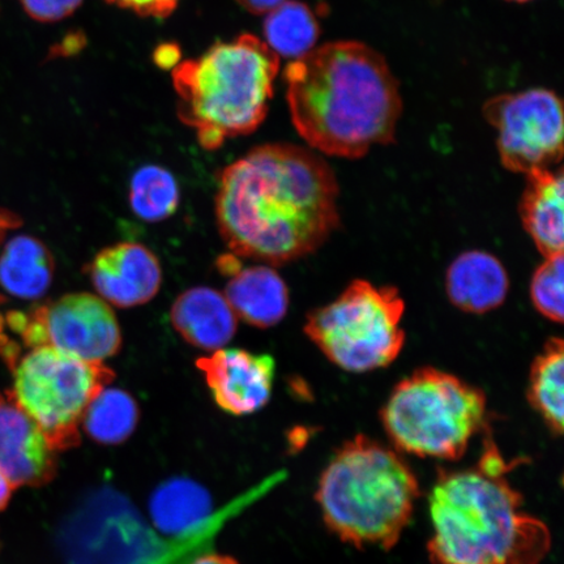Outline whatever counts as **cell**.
<instances>
[{
    "mask_svg": "<svg viewBox=\"0 0 564 564\" xmlns=\"http://www.w3.org/2000/svg\"><path fill=\"white\" fill-rule=\"evenodd\" d=\"M171 319L188 344L210 351L230 343L238 326V317L225 295L207 286L182 293L173 303Z\"/></svg>",
    "mask_w": 564,
    "mask_h": 564,
    "instance_id": "obj_15",
    "label": "cell"
},
{
    "mask_svg": "<svg viewBox=\"0 0 564 564\" xmlns=\"http://www.w3.org/2000/svg\"><path fill=\"white\" fill-rule=\"evenodd\" d=\"M224 295L237 317L253 327L276 326L288 313V286L270 265L241 268L232 274Z\"/></svg>",
    "mask_w": 564,
    "mask_h": 564,
    "instance_id": "obj_18",
    "label": "cell"
},
{
    "mask_svg": "<svg viewBox=\"0 0 564 564\" xmlns=\"http://www.w3.org/2000/svg\"><path fill=\"white\" fill-rule=\"evenodd\" d=\"M109 3L131 10L140 17L167 18L180 0H108Z\"/></svg>",
    "mask_w": 564,
    "mask_h": 564,
    "instance_id": "obj_27",
    "label": "cell"
},
{
    "mask_svg": "<svg viewBox=\"0 0 564 564\" xmlns=\"http://www.w3.org/2000/svg\"><path fill=\"white\" fill-rule=\"evenodd\" d=\"M196 366L203 371L216 404L229 414L256 413L271 399L276 365L270 355L218 349L197 359Z\"/></svg>",
    "mask_w": 564,
    "mask_h": 564,
    "instance_id": "obj_12",
    "label": "cell"
},
{
    "mask_svg": "<svg viewBox=\"0 0 564 564\" xmlns=\"http://www.w3.org/2000/svg\"><path fill=\"white\" fill-rule=\"evenodd\" d=\"M336 175L313 151L253 148L221 173L216 218L238 258L282 265L319 249L337 228Z\"/></svg>",
    "mask_w": 564,
    "mask_h": 564,
    "instance_id": "obj_1",
    "label": "cell"
},
{
    "mask_svg": "<svg viewBox=\"0 0 564 564\" xmlns=\"http://www.w3.org/2000/svg\"><path fill=\"white\" fill-rule=\"evenodd\" d=\"M19 218L10 214V212L0 210V242L6 236V232L13 227H19Z\"/></svg>",
    "mask_w": 564,
    "mask_h": 564,
    "instance_id": "obj_31",
    "label": "cell"
},
{
    "mask_svg": "<svg viewBox=\"0 0 564 564\" xmlns=\"http://www.w3.org/2000/svg\"><path fill=\"white\" fill-rule=\"evenodd\" d=\"M528 400L555 436L563 433L564 421V345L552 338L534 359L529 376Z\"/></svg>",
    "mask_w": 564,
    "mask_h": 564,
    "instance_id": "obj_20",
    "label": "cell"
},
{
    "mask_svg": "<svg viewBox=\"0 0 564 564\" xmlns=\"http://www.w3.org/2000/svg\"><path fill=\"white\" fill-rule=\"evenodd\" d=\"M223 519L216 518L180 542L162 544L139 514L117 494L94 497L70 519L66 531V553L70 564H176L164 550L192 562L195 547L207 544ZM188 564V563H187Z\"/></svg>",
    "mask_w": 564,
    "mask_h": 564,
    "instance_id": "obj_9",
    "label": "cell"
},
{
    "mask_svg": "<svg viewBox=\"0 0 564 564\" xmlns=\"http://www.w3.org/2000/svg\"><path fill=\"white\" fill-rule=\"evenodd\" d=\"M484 117L498 131L500 161L513 173L552 169L563 158V110L547 89L499 95L486 101Z\"/></svg>",
    "mask_w": 564,
    "mask_h": 564,
    "instance_id": "obj_11",
    "label": "cell"
},
{
    "mask_svg": "<svg viewBox=\"0 0 564 564\" xmlns=\"http://www.w3.org/2000/svg\"><path fill=\"white\" fill-rule=\"evenodd\" d=\"M188 564H239L235 558L228 555L215 553H202Z\"/></svg>",
    "mask_w": 564,
    "mask_h": 564,
    "instance_id": "obj_29",
    "label": "cell"
},
{
    "mask_svg": "<svg viewBox=\"0 0 564 564\" xmlns=\"http://www.w3.org/2000/svg\"><path fill=\"white\" fill-rule=\"evenodd\" d=\"M420 492L399 451L357 435L329 458L315 499L324 524L345 544L391 550L411 523Z\"/></svg>",
    "mask_w": 564,
    "mask_h": 564,
    "instance_id": "obj_4",
    "label": "cell"
},
{
    "mask_svg": "<svg viewBox=\"0 0 564 564\" xmlns=\"http://www.w3.org/2000/svg\"><path fill=\"white\" fill-rule=\"evenodd\" d=\"M58 470L56 451L30 415L13 399L0 393V471L13 488H39Z\"/></svg>",
    "mask_w": 564,
    "mask_h": 564,
    "instance_id": "obj_13",
    "label": "cell"
},
{
    "mask_svg": "<svg viewBox=\"0 0 564 564\" xmlns=\"http://www.w3.org/2000/svg\"><path fill=\"white\" fill-rule=\"evenodd\" d=\"M245 10L253 13V15H263L270 13L279 6L284 4L288 0H237Z\"/></svg>",
    "mask_w": 564,
    "mask_h": 564,
    "instance_id": "obj_28",
    "label": "cell"
},
{
    "mask_svg": "<svg viewBox=\"0 0 564 564\" xmlns=\"http://www.w3.org/2000/svg\"><path fill=\"white\" fill-rule=\"evenodd\" d=\"M510 2L525 3L529 2V0H510Z\"/></svg>",
    "mask_w": 564,
    "mask_h": 564,
    "instance_id": "obj_33",
    "label": "cell"
},
{
    "mask_svg": "<svg viewBox=\"0 0 564 564\" xmlns=\"http://www.w3.org/2000/svg\"><path fill=\"white\" fill-rule=\"evenodd\" d=\"M11 365L13 399L56 453L79 446L84 414L115 371L46 347L32 348Z\"/></svg>",
    "mask_w": 564,
    "mask_h": 564,
    "instance_id": "obj_8",
    "label": "cell"
},
{
    "mask_svg": "<svg viewBox=\"0 0 564 564\" xmlns=\"http://www.w3.org/2000/svg\"><path fill=\"white\" fill-rule=\"evenodd\" d=\"M98 297L130 308L156 297L162 284L159 259L145 246L122 242L98 252L88 268Z\"/></svg>",
    "mask_w": 564,
    "mask_h": 564,
    "instance_id": "obj_14",
    "label": "cell"
},
{
    "mask_svg": "<svg viewBox=\"0 0 564 564\" xmlns=\"http://www.w3.org/2000/svg\"><path fill=\"white\" fill-rule=\"evenodd\" d=\"M53 278L54 259L39 239L18 236L0 253V285L13 297H42L51 288Z\"/></svg>",
    "mask_w": 564,
    "mask_h": 564,
    "instance_id": "obj_19",
    "label": "cell"
},
{
    "mask_svg": "<svg viewBox=\"0 0 564 564\" xmlns=\"http://www.w3.org/2000/svg\"><path fill=\"white\" fill-rule=\"evenodd\" d=\"M3 323H2V316H0V329H2Z\"/></svg>",
    "mask_w": 564,
    "mask_h": 564,
    "instance_id": "obj_34",
    "label": "cell"
},
{
    "mask_svg": "<svg viewBox=\"0 0 564 564\" xmlns=\"http://www.w3.org/2000/svg\"><path fill=\"white\" fill-rule=\"evenodd\" d=\"M321 28L310 7L288 0L265 19L264 35L267 45L278 55L299 59L312 52Z\"/></svg>",
    "mask_w": 564,
    "mask_h": 564,
    "instance_id": "obj_22",
    "label": "cell"
},
{
    "mask_svg": "<svg viewBox=\"0 0 564 564\" xmlns=\"http://www.w3.org/2000/svg\"><path fill=\"white\" fill-rule=\"evenodd\" d=\"M507 465L489 441L475 467L441 469L429 497L434 564H541L552 546L544 521L529 514Z\"/></svg>",
    "mask_w": 564,
    "mask_h": 564,
    "instance_id": "obj_3",
    "label": "cell"
},
{
    "mask_svg": "<svg viewBox=\"0 0 564 564\" xmlns=\"http://www.w3.org/2000/svg\"><path fill=\"white\" fill-rule=\"evenodd\" d=\"M521 197V220L545 258L562 256L564 242V176L552 169L527 174Z\"/></svg>",
    "mask_w": 564,
    "mask_h": 564,
    "instance_id": "obj_17",
    "label": "cell"
},
{
    "mask_svg": "<svg viewBox=\"0 0 564 564\" xmlns=\"http://www.w3.org/2000/svg\"><path fill=\"white\" fill-rule=\"evenodd\" d=\"M295 130L327 156L361 159L394 141L403 98L378 52L355 41L330 42L285 68Z\"/></svg>",
    "mask_w": 564,
    "mask_h": 564,
    "instance_id": "obj_2",
    "label": "cell"
},
{
    "mask_svg": "<svg viewBox=\"0 0 564 564\" xmlns=\"http://www.w3.org/2000/svg\"><path fill=\"white\" fill-rule=\"evenodd\" d=\"M83 0H20L21 7L40 23H56L73 15Z\"/></svg>",
    "mask_w": 564,
    "mask_h": 564,
    "instance_id": "obj_26",
    "label": "cell"
},
{
    "mask_svg": "<svg viewBox=\"0 0 564 564\" xmlns=\"http://www.w3.org/2000/svg\"><path fill=\"white\" fill-rule=\"evenodd\" d=\"M139 408L130 393L118 388H104L84 414L82 429L97 442H124L137 429Z\"/></svg>",
    "mask_w": 564,
    "mask_h": 564,
    "instance_id": "obj_23",
    "label": "cell"
},
{
    "mask_svg": "<svg viewBox=\"0 0 564 564\" xmlns=\"http://www.w3.org/2000/svg\"><path fill=\"white\" fill-rule=\"evenodd\" d=\"M164 52H162L160 48L158 53V58H160V56H164V61H161L159 65L171 66L176 61V58H178V54H176L178 53V48L173 47V51H171L172 46H164Z\"/></svg>",
    "mask_w": 564,
    "mask_h": 564,
    "instance_id": "obj_32",
    "label": "cell"
},
{
    "mask_svg": "<svg viewBox=\"0 0 564 564\" xmlns=\"http://www.w3.org/2000/svg\"><path fill=\"white\" fill-rule=\"evenodd\" d=\"M485 393L453 373L423 368L393 388L380 411L399 453L457 460L486 426Z\"/></svg>",
    "mask_w": 564,
    "mask_h": 564,
    "instance_id": "obj_6",
    "label": "cell"
},
{
    "mask_svg": "<svg viewBox=\"0 0 564 564\" xmlns=\"http://www.w3.org/2000/svg\"><path fill=\"white\" fill-rule=\"evenodd\" d=\"M9 323L28 348H52L88 362L104 364L122 347L115 312L95 294L63 295L30 313H13Z\"/></svg>",
    "mask_w": 564,
    "mask_h": 564,
    "instance_id": "obj_10",
    "label": "cell"
},
{
    "mask_svg": "<svg viewBox=\"0 0 564 564\" xmlns=\"http://www.w3.org/2000/svg\"><path fill=\"white\" fill-rule=\"evenodd\" d=\"M129 197L133 214L141 220H166L180 206L178 183L164 167L143 166L132 176Z\"/></svg>",
    "mask_w": 564,
    "mask_h": 564,
    "instance_id": "obj_24",
    "label": "cell"
},
{
    "mask_svg": "<svg viewBox=\"0 0 564 564\" xmlns=\"http://www.w3.org/2000/svg\"><path fill=\"white\" fill-rule=\"evenodd\" d=\"M404 312L398 289L357 280L340 297L310 314L303 329L338 368L369 372L387 368L403 350Z\"/></svg>",
    "mask_w": 564,
    "mask_h": 564,
    "instance_id": "obj_7",
    "label": "cell"
},
{
    "mask_svg": "<svg viewBox=\"0 0 564 564\" xmlns=\"http://www.w3.org/2000/svg\"><path fill=\"white\" fill-rule=\"evenodd\" d=\"M563 265V253L545 258L531 282V299L535 310L549 321L560 324L564 316Z\"/></svg>",
    "mask_w": 564,
    "mask_h": 564,
    "instance_id": "obj_25",
    "label": "cell"
},
{
    "mask_svg": "<svg viewBox=\"0 0 564 564\" xmlns=\"http://www.w3.org/2000/svg\"><path fill=\"white\" fill-rule=\"evenodd\" d=\"M279 69V55L256 35L220 42L174 68L178 117L209 151L249 135L267 117Z\"/></svg>",
    "mask_w": 564,
    "mask_h": 564,
    "instance_id": "obj_5",
    "label": "cell"
},
{
    "mask_svg": "<svg viewBox=\"0 0 564 564\" xmlns=\"http://www.w3.org/2000/svg\"><path fill=\"white\" fill-rule=\"evenodd\" d=\"M13 489L15 488L0 471V511H3L9 506Z\"/></svg>",
    "mask_w": 564,
    "mask_h": 564,
    "instance_id": "obj_30",
    "label": "cell"
},
{
    "mask_svg": "<svg viewBox=\"0 0 564 564\" xmlns=\"http://www.w3.org/2000/svg\"><path fill=\"white\" fill-rule=\"evenodd\" d=\"M151 507L162 531L180 538L199 531L215 518H209L206 491L187 481L166 484L154 494Z\"/></svg>",
    "mask_w": 564,
    "mask_h": 564,
    "instance_id": "obj_21",
    "label": "cell"
},
{
    "mask_svg": "<svg viewBox=\"0 0 564 564\" xmlns=\"http://www.w3.org/2000/svg\"><path fill=\"white\" fill-rule=\"evenodd\" d=\"M509 289L506 268L485 251L463 252L446 274L448 299L464 313L485 314L502 306Z\"/></svg>",
    "mask_w": 564,
    "mask_h": 564,
    "instance_id": "obj_16",
    "label": "cell"
}]
</instances>
